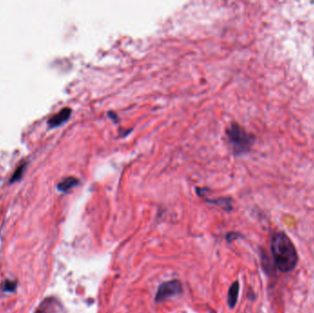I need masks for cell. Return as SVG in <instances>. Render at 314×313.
Instances as JSON below:
<instances>
[{"label":"cell","mask_w":314,"mask_h":313,"mask_svg":"<svg viewBox=\"0 0 314 313\" xmlns=\"http://www.w3.org/2000/svg\"><path fill=\"white\" fill-rule=\"evenodd\" d=\"M227 136L235 154L247 153L255 142V137L237 123L231 124L227 131Z\"/></svg>","instance_id":"7a4b0ae2"},{"label":"cell","mask_w":314,"mask_h":313,"mask_svg":"<svg viewBox=\"0 0 314 313\" xmlns=\"http://www.w3.org/2000/svg\"><path fill=\"white\" fill-rule=\"evenodd\" d=\"M15 288V284L13 282H6L5 283V287H4V290L5 291H12Z\"/></svg>","instance_id":"ba28073f"},{"label":"cell","mask_w":314,"mask_h":313,"mask_svg":"<svg viewBox=\"0 0 314 313\" xmlns=\"http://www.w3.org/2000/svg\"><path fill=\"white\" fill-rule=\"evenodd\" d=\"M271 253L276 268L282 273L291 272L299 262V256L294 244L283 231L276 232L272 237Z\"/></svg>","instance_id":"6da1fadb"},{"label":"cell","mask_w":314,"mask_h":313,"mask_svg":"<svg viewBox=\"0 0 314 313\" xmlns=\"http://www.w3.org/2000/svg\"><path fill=\"white\" fill-rule=\"evenodd\" d=\"M25 163H21V164L17 167V169L13 173L12 177H11V179H10V181H13V180H16V179H19V177L21 176V173L23 171L24 167H25Z\"/></svg>","instance_id":"52a82bcc"},{"label":"cell","mask_w":314,"mask_h":313,"mask_svg":"<svg viewBox=\"0 0 314 313\" xmlns=\"http://www.w3.org/2000/svg\"><path fill=\"white\" fill-rule=\"evenodd\" d=\"M239 282L235 281L231 286L228 292V304L231 308H233L237 303L238 295H239Z\"/></svg>","instance_id":"5b68a950"},{"label":"cell","mask_w":314,"mask_h":313,"mask_svg":"<svg viewBox=\"0 0 314 313\" xmlns=\"http://www.w3.org/2000/svg\"><path fill=\"white\" fill-rule=\"evenodd\" d=\"M71 112H72V109L70 108H64V109H61L59 112L51 116L48 121V124L51 127L60 125L61 123H63L69 119Z\"/></svg>","instance_id":"277c9868"},{"label":"cell","mask_w":314,"mask_h":313,"mask_svg":"<svg viewBox=\"0 0 314 313\" xmlns=\"http://www.w3.org/2000/svg\"><path fill=\"white\" fill-rule=\"evenodd\" d=\"M77 183H78V179H76L75 177H68V178H65L63 180H61L58 183L57 187L61 191H66V190L72 188L73 186L77 185Z\"/></svg>","instance_id":"8992f818"},{"label":"cell","mask_w":314,"mask_h":313,"mask_svg":"<svg viewBox=\"0 0 314 313\" xmlns=\"http://www.w3.org/2000/svg\"><path fill=\"white\" fill-rule=\"evenodd\" d=\"M183 291V287L181 282L179 280H170V281L164 282L155 295V301L156 302H164L172 299L176 296L181 294Z\"/></svg>","instance_id":"3957f363"},{"label":"cell","mask_w":314,"mask_h":313,"mask_svg":"<svg viewBox=\"0 0 314 313\" xmlns=\"http://www.w3.org/2000/svg\"></svg>","instance_id":"9c48e42d"}]
</instances>
